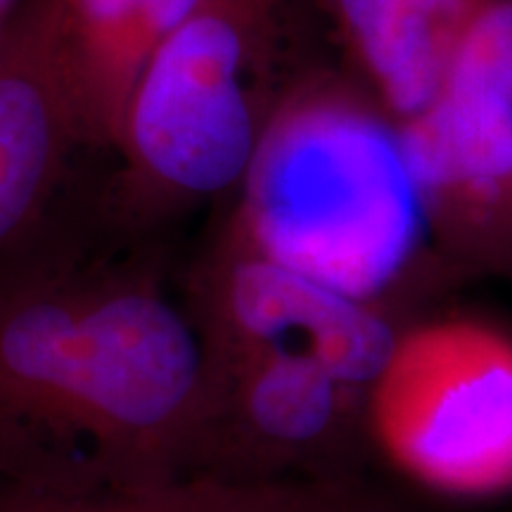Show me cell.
I'll list each match as a JSON object with an SVG mask.
<instances>
[{
	"label": "cell",
	"instance_id": "1",
	"mask_svg": "<svg viewBox=\"0 0 512 512\" xmlns=\"http://www.w3.org/2000/svg\"><path fill=\"white\" fill-rule=\"evenodd\" d=\"M211 370L162 242L76 238L0 273V486L124 489L200 467Z\"/></svg>",
	"mask_w": 512,
	"mask_h": 512
},
{
	"label": "cell",
	"instance_id": "2",
	"mask_svg": "<svg viewBox=\"0 0 512 512\" xmlns=\"http://www.w3.org/2000/svg\"><path fill=\"white\" fill-rule=\"evenodd\" d=\"M223 207L271 259L403 320L465 285L432 240L401 124L342 64H304Z\"/></svg>",
	"mask_w": 512,
	"mask_h": 512
},
{
	"label": "cell",
	"instance_id": "3",
	"mask_svg": "<svg viewBox=\"0 0 512 512\" xmlns=\"http://www.w3.org/2000/svg\"><path fill=\"white\" fill-rule=\"evenodd\" d=\"M297 0H207L145 62L98 181L100 230L159 242L171 223L228 204L306 60Z\"/></svg>",
	"mask_w": 512,
	"mask_h": 512
},
{
	"label": "cell",
	"instance_id": "4",
	"mask_svg": "<svg viewBox=\"0 0 512 512\" xmlns=\"http://www.w3.org/2000/svg\"><path fill=\"white\" fill-rule=\"evenodd\" d=\"M368 444L403 482L444 501L512 496V328L430 309L401 325L373 382Z\"/></svg>",
	"mask_w": 512,
	"mask_h": 512
},
{
	"label": "cell",
	"instance_id": "5",
	"mask_svg": "<svg viewBox=\"0 0 512 512\" xmlns=\"http://www.w3.org/2000/svg\"><path fill=\"white\" fill-rule=\"evenodd\" d=\"M403 128L439 254L463 283L512 285V0H491Z\"/></svg>",
	"mask_w": 512,
	"mask_h": 512
},
{
	"label": "cell",
	"instance_id": "6",
	"mask_svg": "<svg viewBox=\"0 0 512 512\" xmlns=\"http://www.w3.org/2000/svg\"><path fill=\"white\" fill-rule=\"evenodd\" d=\"M181 292L207 351L311 356L368 392L406 323L271 259L226 209L185 273Z\"/></svg>",
	"mask_w": 512,
	"mask_h": 512
},
{
	"label": "cell",
	"instance_id": "7",
	"mask_svg": "<svg viewBox=\"0 0 512 512\" xmlns=\"http://www.w3.org/2000/svg\"><path fill=\"white\" fill-rule=\"evenodd\" d=\"M57 0H27L0 46V273L98 230V183L86 155L55 43Z\"/></svg>",
	"mask_w": 512,
	"mask_h": 512
},
{
	"label": "cell",
	"instance_id": "8",
	"mask_svg": "<svg viewBox=\"0 0 512 512\" xmlns=\"http://www.w3.org/2000/svg\"><path fill=\"white\" fill-rule=\"evenodd\" d=\"M342 64L399 124L437 93L491 0H316Z\"/></svg>",
	"mask_w": 512,
	"mask_h": 512
},
{
	"label": "cell",
	"instance_id": "9",
	"mask_svg": "<svg viewBox=\"0 0 512 512\" xmlns=\"http://www.w3.org/2000/svg\"><path fill=\"white\" fill-rule=\"evenodd\" d=\"M0 512H427L361 472L247 477L181 472L124 489L46 496L0 486Z\"/></svg>",
	"mask_w": 512,
	"mask_h": 512
},
{
	"label": "cell",
	"instance_id": "10",
	"mask_svg": "<svg viewBox=\"0 0 512 512\" xmlns=\"http://www.w3.org/2000/svg\"><path fill=\"white\" fill-rule=\"evenodd\" d=\"M207 0H57V62L81 143L114 152L128 95L155 48Z\"/></svg>",
	"mask_w": 512,
	"mask_h": 512
},
{
	"label": "cell",
	"instance_id": "11",
	"mask_svg": "<svg viewBox=\"0 0 512 512\" xmlns=\"http://www.w3.org/2000/svg\"><path fill=\"white\" fill-rule=\"evenodd\" d=\"M24 3H27V0H0V46H3L5 38H8L12 24H15Z\"/></svg>",
	"mask_w": 512,
	"mask_h": 512
}]
</instances>
